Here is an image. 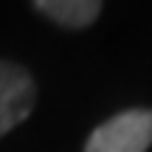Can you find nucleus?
I'll return each instance as SVG.
<instances>
[{"label": "nucleus", "instance_id": "1", "mask_svg": "<svg viewBox=\"0 0 152 152\" xmlns=\"http://www.w3.org/2000/svg\"><path fill=\"white\" fill-rule=\"evenodd\" d=\"M152 147V110H124L87 138L85 152H147Z\"/></svg>", "mask_w": 152, "mask_h": 152}, {"label": "nucleus", "instance_id": "2", "mask_svg": "<svg viewBox=\"0 0 152 152\" xmlns=\"http://www.w3.org/2000/svg\"><path fill=\"white\" fill-rule=\"evenodd\" d=\"M37 102L34 79L20 65L0 62V135L14 130L31 115Z\"/></svg>", "mask_w": 152, "mask_h": 152}, {"label": "nucleus", "instance_id": "3", "mask_svg": "<svg viewBox=\"0 0 152 152\" xmlns=\"http://www.w3.org/2000/svg\"><path fill=\"white\" fill-rule=\"evenodd\" d=\"M45 17L68 28H85L102 11V0H34Z\"/></svg>", "mask_w": 152, "mask_h": 152}]
</instances>
